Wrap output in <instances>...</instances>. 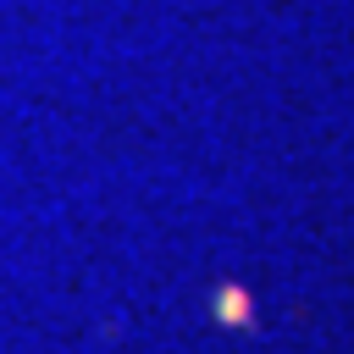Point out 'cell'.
Returning <instances> with one entry per match:
<instances>
[{
    "mask_svg": "<svg viewBox=\"0 0 354 354\" xmlns=\"http://www.w3.org/2000/svg\"><path fill=\"white\" fill-rule=\"evenodd\" d=\"M221 315H227V321H243V315H249V310H243V293H232V288H227V299H221Z\"/></svg>",
    "mask_w": 354,
    "mask_h": 354,
    "instance_id": "1",
    "label": "cell"
}]
</instances>
